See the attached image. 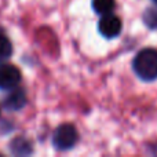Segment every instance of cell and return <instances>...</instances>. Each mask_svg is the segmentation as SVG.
I'll list each match as a JSON object with an SVG mask.
<instances>
[{"label": "cell", "instance_id": "1", "mask_svg": "<svg viewBox=\"0 0 157 157\" xmlns=\"http://www.w3.org/2000/svg\"><path fill=\"white\" fill-rule=\"evenodd\" d=\"M135 75L144 81H153L157 78V50L144 48L135 55L132 61Z\"/></svg>", "mask_w": 157, "mask_h": 157}, {"label": "cell", "instance_id": "5", "mask_svg": "<svg viewBox=\"0 0 157 157\" xmlns=\"http://www.w3.org/2000/svg\"><path fill=\"white\" fill-rule=\"evenodd\" d=\"M26 99H25V94L21 90H17V91L11 92L4 101V106L10 110H18L22 106L25 105Z\"/></svg>", "mask_w": 157, "mask_h": 157}, {"label": "cell", "instance_id": "7", "mask_svg": "<svg viewBox=\"0 0 157 157\" xmlns=\"http://www.w3.org/2000/svg\"><path fill=\"white\" fill-rule=\"evenodd\" d=\"M13 54V46H11V41L8 40L6 36L0 35V62L8 59Z\"/></svg>", "mask_w": 157, "mask_h": 157}, {"label": "cell", "instance_id": "4", "mask_svg": "<svg viewBox=\"0 0 157 157\" xmlns=\"http://www.w3.org/2000/svg\"><path fill=\"white\" fill-rule=\"evenodd\" d=\"M21 81V72L17 66L10 63L0 65V90H13Z\"/></svg>", "mask_w": 157, "mask_h": 157}, {"label": "cell", "instance_id": "2", "mask_svg": "<svg viewBox=\"0 0 157 157\" xmlns=\"http://www.w3.org/2000/svg\"><path fill=\"white\" fill-rule=\"evenodd\" d=\"M78 141V132L73 124H61L52 135V145L58 150H69Z\"/></svg>", "mask_w": 157, "mask_h": 157}, {"label": "cell", "instance_id": "6", "mask_svg": "<svg viewBox=\"0 0 157 157\" xmlns=\"http://www.w3.org/2000/svg\"><path fill=\"white\" fill-rule=\"evenodd\" d=\"M92 10L99 15L110 14L114 10V0H92Z\"/></svg>", "mask_w": 157, "mask_h": 157}, {"label": "cell", "instance_id": "9", "mask_svg": "<svg viewBox=\"0 0 157 157\" xmlns=\"http://www.w3.org/2000/svg\"><path fill=\"white\" fill-rule=\"evenodd\" d=\"M152 2H153V3H155V4H156V6H157V0H152Z\"/></svg>", "mask_w": 157, "mask_h": 157}, {"label": "cell", "instance_id": "3", "mask_svg": "<svg viewBox=\"0 0 157 157\" xmlns=\"http://www.w3.org/2000/svg\"><path fill=\"white\" fill-rule=\"evenodd\" d=\"M121 19L113 14H106L102 15L99 24H98V30L105 39H114L121 33Z\"/></svg>", "mask_w": 157, "mask_h": 157}, {"label": "cell", "instance_id": "8", "mask_svg": "<svg viewBox=\"0 0 157 157\" xmlns=\"http://www.w3.org/2000/svg\"><path fill=\"white\" fill-rule=\"evenodd\" d=\"M144 22L149 29H157V8H149L145 11Z\"/></svg>", "mask_w": 157, "mask_h": 157}]
</instances>
